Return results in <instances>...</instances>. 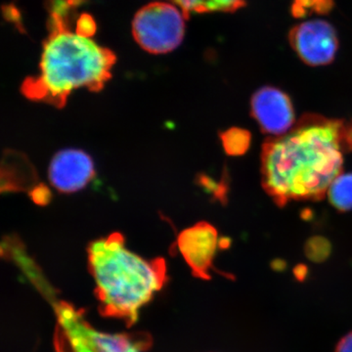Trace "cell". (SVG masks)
<instances>
[{"mask_svg":"<svg viewBox=\"0 0 352 352\" xmlns=\"http://www.w3.org/2000/svg\"><path fill=\"white\" fill-rule=\"evenodd\" d=\"M85 0H46L48 34L38 75L21 90L29 100L62 109L76 89L99 92L112 78L117 56L95 41L96 23L80 7Z\"/></svg>","mask_w":352,"mask_h":352,"instance_id":"cell-1","label":"cell"},{"mask_svg":"<svg viewBox=\"0 0 352 352\" xmlns=\"http://www.w3.org/2000/svg\"><path fill=\"white\" fill-rule=\"evenodd\" d=\"M346 120L302 116L291 131L268 138L261 152V182L280 207L289 201H319L342 175Z\"/></svg>","mask_w":352,"mask_h":352,"instance_id":"cell-2","label":"cell"},{"mask_svg":"<svg viewBox=\"0 0 352 352\" xmlns=\"http://www.w3.org/2000/svg\"><path fill=\"white\" fill-rule=\"evenodd\" d=\"M88 270L102 316L124 321L131 328L139 310L166 283V261L146 259L127 249L119 232L100 238L87 247Z\"/></svg>","mask_w":352,"mask_h":352,"instance_id":"cell-3","label":"cell"},{"mask_svg":"<svg viewBox=\"0 0 352 352\" xmlns=\"http://www.w3.org/2000/svg\"><path fill=\"white\" fill-rule=\"evenodd\" d=\"M24 273L54 308L56 352H148L151 349L153 340L148 333H108L92 327L82 310L58 300L36 264L29 266Z\"/></svg>","mask_w":352,"mask_h":352,"instance_id":"cell-4","label":"cell"},{"mask_svg":"<svg viewBox=\"0 0 352 352\" xmlns=\"http://www.w3.org/2000/svg\"><path fill=\"white\" fill-rule=\"evenodd\" d=\"M186 20L175 4L151 2L134 16L132 34L142 50L151 54H166L182 44Z\"/></svg>","mask_w":352,"mask_h":352,"instance_id":"cell-5","label":"cell"},{"mask_svg":"<svg viewBox=\"0 0 352 352\" xmlns=\"http://www.w3.org/2000/svg\"><path fill=\"white\" fill-rule=\"evenodd\" d=\"M289 41L303 63L312 67L332 63L339 48L335 28L324 20H309L296 25L289 32Z\"/></svg>","mask_w":352,"mask_h":352,"instance_id":"cell-6","label":"cell"},{"mask_svg":"<svg viewBox=\"0 0 352 352\" xmlns=\"http://www.w3.org/2000/svg\"><path fill=\"white\" fill-rule=\"evenodd\" d=\"M251 113L261 131L270 135H283L295 126L293 103L289 95L279 88L263 87L254 92Z\"/></svg>","mask_w":352,"mask_h":352,"instance_id":"cell-7","label":"cell"},{"mask_svg":"<svg viewBox=\"0 0 352 352\" xmlns=\"http://www.w3.org/2000/svg\"><path fill=\"white\" fill-rule=\"evenodd\" d=\"M178 250L191 268L194 276L210 280V270L214 267V259L219 247V232L215 227L206 221L184 229L178 235Z\"/></svg>","mask_w":352,"mask_h":352,"instance_id":"cell-8","label":"cell"},{"mask_svg":"<svg viewBox=\"0 0 352 352\" xmlns=\"http://www.w3.org/2000/svg\"><path fill=\"white\" fill-rule=\"evenodd\" d=\"M94 176V160L82 150L66 149L58 152L48 168L51 185L65 194L75 193L85 188Z\"/></svg>","mask_w":352,"mask_h":352,"instance_id":"cell-9","label":"cell"},{"mask_svg":"<svg viewBox=\"0 0 352 352\" xmlns=\"http://www.w3.org/2000/svg\"><path fill=\"white\" fill-rule=\"evenodd\" d=\"M6 171H2V191H32L36 186V173L27 157L19 153L6 151L3 157Z\"/></svg>","mask_w":352,"mask_h":352,"instance_id":"cell-10","label":"cell"},{"mask_svg":"<svg viewBox=\"0 0 352 352\" xmlns=\"http://www.w3.org/2000/svg\"><path fill=\"white\" fill-rule=\"evenodd\" d=\"M189 19L191 13H233L245 6V0H173Z\"/></svg>","mask_w":352,"mask_h":352,"instance_id":"cell-11","label":"cell"},{"mask_svg":"<svg viewBox=\"0 0 352 352\" xmlns=\"http://www.w3.org/2000/svg\"><path fill=\"white\" fill-rule=\"evenodd\" d=\"M328 197L339 212L352 210V173L340 175L329 188Z\"/></svg>","mask_w":352,"mask_h":352,"instance_id":"cell-12","label":"cell"},{"mask_svg":"<svg viewBox=\"0 0 352 352\" xmlns=\"http://www.w3.org/2000/svg\"><path fill=\"white\" fill-rule=\"evenodd\" d=\"M222 146L227 155L232 157L243 156L251 146L252 134L239 127H232L220 133Z\"/></svg>","mask_w":352,"mask_h":352,"instance_id":"cell-13","label":"cell"},{"mask_svg":"<svg viewBox=\"0 0 352 352\" xmlns=\"http://www.w3.org/2000/svg\"><path fill=\"white\" fill-rule=\"evenodd\" d=\"M333 0H294L291 12L296 18L325 15L333 10Z\"/></svg>","mask_w":352,"mask_h":352,"instance_id":"cell-14","label":"cell"},{"mask_svg":"<svg viewBox=\"0 0 352 352\" xmlns=\"http://www.w3.org/2000/svg\"><path fill=\"white\" fill-rule=\"evenodd\" d=\"M32 201L38 205H47L51 200L50 190L43 184H38L31 191Z\"/></svg>","mask_w":352,"mask_h":352,"instance_id":"cell-15","label":"cell"},{"mask_svg":"<svg viewBox=\"0 0 352 352\" xmlns=\"http://www.w3.org/2000/svg\"><path fill=\"white\" fill-rule=\"evenodd\" d=\"M335 352H352V332L347 333L338 342Z\"/></svg>","mask_w":352,"mask_h":352,"instance_id":"cell-16","label":"cell"},{"mask_svg":"<svg viewBox=\"0 0 352 352\" xmlns=\"http://www.w3.org/2000/svg\"><path fill=\"white\" fill-rule=\"evenodd\" d=\"M171 1H173V0H171Z\"/></svg>","mask_w":352,"mask_h":352,"instance_id":"cell-17","label":"cell"}]
</instances>
